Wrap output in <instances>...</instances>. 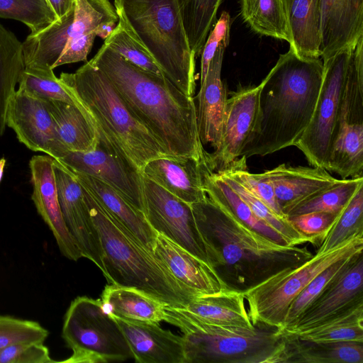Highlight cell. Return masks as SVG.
I'll use <instances>...</instances> for the list:
<instances>
[{"label": "cell", "mask_w": 363, "mask_h": 363, "mask_svg": "<svg viewBox=\"0 0 363 363\" xmlns=\"http://www.w3.org/2000/svg\"><path fill=\"white\" fill-rule=\"evenodd\" d=\"M90 61L169 156L206 162L193 96L186 95L165 76L142 69L104 44Z\"/></svg>", "instance_id": "1"}, {"label": "cell", "mask_w": 363, "mask_h": 363, "mask_svg": "<svg viewBox=\"0 0 363 363\" xmlns=\"http://www.w3.org/2000/svg\"><path fill=\"white\" fill-rule=\"evenodd\" d=\"M208 262L227 289L244 292L313 254L263 235L208 196L190 204Z\"/></svg>", "instance_id": "2"}, {"label": "cell", "mask_w": 363, "mask_h": 363, "mask_svg": "<svg viewBox=\"0 0 363 363\" xmlns=\"http://www.w3.org/2000/svg\"><path fill=\"white\" fill-rule=\"evenodd\" d=\"M323 72L320 57H301L291 47L279 55L259 83L257 121L240 157L265 156L296 145L311 120Z\"/></svg>", "instance_id": "3"}, {"label": "cell", "mask_w": 363, "mask_h": 363, "mask_svg": "<svg viewBox=\"0 0 363 363\" xmlns=\"http://www.w3.org/2000/svg\"><path fill=\"white\" fill-rule=\"evenodd\" d=\"M82 188L100 238L108 284L137 289L172 307H184L195 297L152 250Z\"/></svg>", "instance_id": "4"}, {"label": "cell", "mask_w": 363, "mask_h": 363, "mask_svg": "<svg viewBox=\"0 0 363 363\" xmlns=\"http://www.w3.org/2000/svg\"><path fill=\"white\" fill-rule=\"evenodd\" d=\"M59 79L97 135L108 141L140 171L150 160L169 156L90 60L74 73L62 72Z\"/></svg>", "instance_id": "5"}, {"label": "cell", "mask_w": 363, "mask_h": 363, "mask_svg": "<svg viewBox=\"0 0 363 363\" xmlns=\"http://www.w3.org/2000/svg\"><path fill=\"white\" fill-rule=\"evenodd\" d=\"M165 322L182 333L186 363H281L286 341L282 328L210 323L165 306Z\"/></svg>", "instance_id": "6"}, {"label": "cell", "mask_w": 363, "mask_h": 363, "mask_svg": "<svg viewBox=\"0 0 363 363\" xmlns=\"http://www.w3.org/2000/svg\"><path fill=\"white\" fill-rule=\"evenodd\" d=\"M165 77L193 96L196 57L184 27L178 0H114Z\"/></svg>", "instance_id": "7"}, {"label": "cell", "mask_w": 363, "mask_h": 363, "mask_svg": "<svg viewBox=\"0 0 363 363\" xmlns=\"http://www.w3.org/2000/svg\"><path fill=\"white\" fill-rule=\"evenodd\" d=\"M363 234H357L336 247L317 252L300 265L283 270L242 292L253 325L284 329L293 300L317 275L336 262L362 253Z\"/></svg>", "instance_id": "8"}, {"label": "cell", "mask_w": 363, "mask_h": 363, "mask_svg": "<svg viewBox=\"0 0 363 363\" xmlns=\"http://www.w3.org/2000/svg\"><path fill=\"white\" fill-rule=\"evenodd\" d=\"M62 337L72 354L62 363H106L133 358L130 346L101 299L75 298L63 320Z\"/></svg>", "instance_id": "9"}, {"label": "cell", "mask_w": 363, "mask_h": 363, "mask_svg": "<svg viewBox=\"0 0 363 363\" xmlns=\"http://www.w3.org/2000/svg\"><path fill=\"white\" fill-rule=\"evenodd\" d=\"M325 169L342 179L363 176V36L350 50Z\"/></svg>", "instance_id": "10"}, {"label": "cell", "mask_w": 363, "mask_h": 363, "mask_svg": "<svg viewBox=\"0 0 363 363\" xmlns=\"http://www.w3.org/2000/svg\"><path fill=\"white\" fill-rule=\"evenodd\" d=\"M113 15L104 0H76L74 7L22 43L25 67L53 69L68 41L95 31Z\"/></svg>", "instance_id": "11"}, {"label": "cell", "mask_w": 363, "mask_h": 363, "mask_svg": "<svg viewBox=\"0 0 363 363\" xmlns=\"http://www.w3.org/2000/svg\"><path fill=\"white\" fill-rule=\"evenodd\" d=\"M350 48L322 60L321 86L311 120L296 146L309 164L326 168L332 133L345 88Z\"/></svg>", "instance_id": "12"}, {"label": "cell", "mask_w": 363, "mask_h": 363, "mask_svg": "<svg viewBox=\"0 0 363 363\" xmlns=\"http://www.w3.org/2000/svg\"><path fill=\"white\" fill-rule=\"evenodd\" d=\"M56 160L72 171L104 182L145 213L143 176L106 140L98 136V143L94 150L68 152Z\"/></svg>", "instance_id": "13"}, {"label": "cell", "mask_w": 363, "mask_h": 363, "mask_svg": "<svg viewBox=\"0 0 363 363\" xmlns=\"http://www.w3.org/2000/svg\"><path fill=\"white\" fill-rule=\"evenodd\" d=\"M143 193L150 226L210 265L191 205L144 177Z\"/></svg>", "instance_id": "14"}, {"label": "cell", "mask_w": 363, "mask_h": 363, "mask_svg": "<svg viewBox=\"0 0 363 363\" xmlns=\"http://www.w3.org/2000/svg\"><path fill=\"white\" fill-rule=\"evenodd\" d=\"M259 90V84L240 86L227 99L220 143L213 152H206L212 172L225 169L240 157L257 121Z\"/></svg>", "instance_id": "15"}, {"label": "cell", "mask_w": 363, "mask_h": 363, "mask_svg": "<svg viewBox=\"0 0 363 363\" xmlns=\"http://www.w3.org/2000/svg\"><path fill=\"white\" fill-rule=\"evenodd\" d=\"M60 206L66 225L82 257L91 261L106 277L100 238L85 201L84 190L72 172L52 158Z\"/></svg>", "instance_id": "16"}, {"label": "cell", "mask_w": 363, "mask_h": 363, "mask_svg": "<svg viewBox=\"0 0 363 363\" xmlns=\"http://www.w3.org/2000/svg\"><path fill=\"white\" fill-rule=\"evenodd\" d=\"M6 125L30 150L44 152L54 159L64 155L45 100L18 88L9 103Z\"/></svg>", "instance_id": "17"}, {"label": "cell", "mask_w": 363, "mask_h": 363, "mask_svg": "<svg viewBox=\"0 0 363 363\" xmlns=\"http://www.w3.org/2000/svg\"><path fill=\"white\" fill-rule=\"evenodd\" d=\"M363 301V256H354L288 328L289 334L306 330Z\"/></svg>", "instance_id": "18"}, {"label": "cell", "mask_w": 363, "mask_h": 363, "mask_svg": "<svg viewBox=\"0 0 363 363\" xmlns=\"http://www.w3.org/2000/svg\"><path fill=\"white\" fill-rule=\"evenodd\" d=\"M29 167L33 186L31 199L38 214L53 234L61 254L70 260L77 261L82 256L62 216L52 157L35 155L29 162Z\"/></svg>", "instance_id": "19"}, {"label": "cell", "mask_w": 363, "mask_h": 363, "mask_svg": "<svg viewBox=\"0 0 363 363\" xmlns=\"http://www.w3.org/2000/svg\"><path fill=\"white\" fill-rule=\"evenodd\" d=\"M363 36V0H320V57L353 47Z\"/></svg>", "instance_id": "20"}, {"label": "cell", "mask_w": 363, "mask_h": 363, "mask_svg": "<svg viewBox=\"0 0 363 363\" xmlns=\"http://www.w3.org/2000/svg\"><path fill=\"white\" fill-rule=\"evenodd\" d=\"M138 363H186L182 336L161 328L160 323L113 318Z\"/></svg>", "instance_id": "21"}, {"label": "cell", "mask_w": 363, "mask_h": 363, "mask_svg": "<svg viewBox=\"0 0 363 363\" xmlns=\"http://www.w3.org/2000/svg\"><path fill=\"white\" fill-rule=\"evenodd\" d=\"M153 253L194 296L227 289L208 263L162 234L157 233L156 236Z\"/></svg>", "instance_id": "22"}, {"label": "cell", "mask_w": 363, "mask_h": 363, "mask_svg": "<svg viewBox=\"0 0 363 363\" xmlns=\"http://www.w3.org/2000/svg\"><path fill=\"white\" fill-rule=\"evenodd\" d=\"M203 164L189 157L164 156L147 162L140 172L176 197L192 204L207 197L203 182Z\"/></svg>", "instance_id": "23"}, {"label": "cell", "mask_w": 363, "mask_h": 363, "mask_svg": "<svg viewBox=\"0 0 363 363\" xmlns=\"http://www.w3.org/2000/svg\"><path fill=\"white\" fill-rule=\"evenodd\" d=\"M225 47H220L212 58L206 78L196 96V117L201 141L213 149L220 143L228 93L221 79Z\"/></svg>", "instance_id": "24"}, {"label": "cell", "mask_w": 363, "mask_h": 363, "mask_svg": "<svg viewBox=\"0 0 363 363\" xmlns=\"http://www.w3.org/2000/svg\"><path fill=\"white\" fill-rule=\"evenodd\" d=\"M271 182L276 201L284 214L292 206L338 181L320 167L281 164L264 172Z\"/></svg>", "instance_id": "25"}, {"label": "cell", "mask_w": 363, "mask_h": 363, "mask_svg": "<svg viewBox=\"0 0 363 363\" xmlns=\"http://www.w3.org/2000/svg\"><path fill=\"white\" fill-rule=\"evenodd\" d=\"M70 171L79 184L87 189L104 208L128 228L145 247L153 252L157 233L148 223L143 212L135 208L116 190L100 179Z\"/></svg>", "instance_id": "26"}, {"label": "cell", "mask_w": 363, "mask_h": 363, "mask_svg": "<svg viewBox=\"0 0 363 363\" xmlns=\"http://www.w3.org/2000/svg\"><path fill=\"white\" fill-rule=\"evenodd\" d=\"M101 301L104 311L113 318L157 323L167 319L164 303L135 288L109 284L103 290Z\"/></svg>", "instance_id": "27"}, {"label": "cell", "mask_w": 363, "mask_h": 363, "mask_svg": "<svg viewBox=\"0 0 363 363\" xmlns=\"http://www.w3.org/2000/svg\"><path fill=\"white\" fill-rule=\"evenodd\" d=\"M186 314L204 322L251 328L242 292L225 289L218 293L194 297L184 307Z\"/></svg>", "instance_id": "28"}, {"label": "cell", "mask_w": 363, "mask_h": 363, "mask_svg": "<svg viewBox=\"0 0 363 363\" xmlns=\"http://www.w3.org/2000/svg\"><path fill=\"white\" fill-rule=\"evenodd\" d=\"M45 101L64 155L68 152H86L96 148L98 143L96 132L75 104L55 100Z\"/></svg>", "instance_id": "29"}, {"label": "cell", "mask_w": 363, "mask_h": 363, "mask_svg": "<svg viewBox=\"0 0 363 363\" xmlns=\"http://www.w3.org/2000/svg\"><path fill=\"white\" fill-rule=\"evenodd\" d=\"M286 333L281 363H363V342H313Z\"/></svg>", "instance_id": "30"}, {"label": "cell", "mask_w": 363, "mask_h": 363, "mask_svg": "<svg viewBox=\"0 0 363 363\" xmlns=\"http://www.w3.org/2000/svg\"><path fill=\"white\" fill-rule=\"evenodd\" d=\"M292 44L304 57H320V0H284Z\"/></svg>", "instance_id": "31"}, {"label": "cell", "mask_w": 363, "mask_h": 363, "mask_svg": "<svg viewBox=\"0 0 363 363\" xmlns=\"http://www.w3.org/2000/svg\"><path fill=\"white\" fill-rule=\"evenodd\" d=\"M202 176L205 191L212 201L228 208L241 221L263 235L278 244L288 245L285 239L259 219L220 174L212 172L206 163L202 164Z\"/></svg>", "instance_id": "32"}, {"label": "cell", "mask_w": 363, "mask_h": 363, "mask_svg": "<svg viewBox=\"0 0 363 363\" xmlns=\"http://www.w3.org/2000/svg\"><path fill=\"white\" fill-rule=\"evenodd\" d=\"M240 13L255 33L292 44L284 0H240Z\"/></svg>", "instance_id": "33"}, {"label": "cell", "mask_w": 363, "mask_h": 363, "mask_svg": "<svg viewBox=\"0 0 363 363\" xmlns=\"http://www.w3.org/2000/svg\"><path fill=\"white\" fill-rule=\"evenodd\" d=\"M313 342H363V301L306 330L291 334Z\"/></svg>", "instance_id": "34"}, {"label": "cell", "mask_w": 363, "mask_h": 363, "mask_svg": "<svg viewBox=\"0 0 363 363\" xmlns=\"http://www.w3.org/2000/svg\"><path fill=\"white\" fill-rule=\"evenodd\" d=\"M25 68L22 43L0 23V136L6 125V112Z\"/></svg>", "instance_id": "35"}, {"label": "cell", "mask_w": 363, "mask_h": 363, "mask_svg": "<svg viewBox=\"0 0 363 363\" xmlns=\"http://www.w3.org/2000/svg\"><path fill=\"white\" fill-rule=\"evenodd\" d=\"M118 24L104 44L142 69L157 76H165L146 47L128 24L122 9L114 4Z\"/></svg>", "instance_id": "36"}, {"label": "cell", "mask_w": 363, "mask_h": 363, "mask_svg": "<svg viewBox=\"0 0 363 363\" xmlns=\"http://www.w3.org/2000/svg\"><path fill=\"white\" fill-rule=\"evenodd\" d=\"M222 0H178L190 48L196 58L201 54L207 36L216 22Z\"/></svg>", "instance_id": "37"}, {"label": "cell", "mask_w": 363, "mask_h": 363, "mask_svg": "<svg viewBox=\"0 0 363 363\" xmlns=\"http://www.w3.org/2000/svg\"><path fill=\"white\" fill-rule=\"evenodd\" d=\"M363 186V176L341 179L284 212L286 217L311 212L339 213L358 189Z\"/></svg>", "instance_id": "38"}, {"label": "cell", "mask_w": 363, "mask_h": 363, "mask_svg": "<svg viewBox=\"0 0 363 363\" xmlns=\"http://www.w3.org/2000/svg\"><path fill=\"white\" fill-rule=\"evenodd\" d=\"M217 173L247 204L254 214L280 234L288 245H299L306 242L315 243L314 240L305 236L296 230L288 218L277 215L265 203L247 191L233 179L223 173Z\"/></svg>", "instance_id": "39"}, {"label": "cell", "mask_w": 363, "mask_h": 363, "mask_svg": "<svg viewBox=\"0 0 363 363\" xmlns=\"http://www.w3.org/2000/svg\"><path fill=\"white\" fill-rule=\"evenodd\" d=\"M357 234H363V186L340 212L317 252H328Z\"/></svg>", "instance_id": "40"}, {"label": "cell", "mask_w": 363, "mask_h": 363, "mask_svg": "<svg viewBox=\"0 0 363 363\" xmlns=\"http://www.w3.org/2000/svg\"><path fill=\"white\" fill-rule=\"evenodd\" d=\"M0 18L24 23L31 34L58 19L47 0H0Z\"/></svg>", "instance_id": "41"}, {"label": "cell", "mask_w": 363, "mask_h": 363, "mask_svg": "<svg viewBox=\"0 0 363 363\" xmlns=\"http://www.w3.org/2000/svg\"><path fill=\"white\" fill-rule=\"evenodd\" d=\"M18 83V88L42 99L74 104L73 97L53 69L25 67Z\"/></svg>", "instance_id": "42"}, {"label": "cell", "mask_w": 363, "mask_h": 363, "mask_svg": "<svg viewBox=\"0 0 363 363\" xmlns=\"http://www.w3.org/2000/svg\"><path fill=\"white\" fill-rule=\"evenodd\" d=\"M246 160L239 157L223 173L244 187L250 194L265 203L273 211L283 218H287L279 206L274 196L273 186L264 172L254 174L247 170Z\"/></svg>", "instance_id": "43"}, {"label": "cell", "mask_w": 363, "mask_h": 363, "mask_svg": "<svg viewBox=\"0 0 363 363\" xmlns=\"http://www.w3.org/2000/svg\"><path fill=\"white\" fill-rule=\"evenodd\" d=\"M354 256L340 259L333 264L306 285L289 305L285 316L284 329L290 327L299 318Z\"/></svg>", "instance_id": "44"}, {"label": "cell", "mask_w": 363, "mask_h": 363, "mask_svg": "<svg viewBox=\"0 0 363 363\" xmlns=\"http://www.w3.org/2000/svg\"><path fill=\"white\" fill-rule=\"evenodd\" d=\"M48 335L37 321L0 315V349L13 343L44 342Z\"/></svg>", "instance_id": "45"}, {"label": "cell", "mask_w": 363, "mask_h": 363, "mask_svg": "<svg viewBox=\"0 0 363 363\" xmlns=\"http://www.w3.org/2000/svg\"><path fill=\"white\" fill-rule=\"evenodd\" d=\"M44 342H18L0 349V363H52Z\"/></svg>", "instance_id": "46"}, {"label": "cell", "mask_w": 363, "mask_h": 363, "mask_svg": "<svg viewBox=\"0 0 363 363\" xmlns=\"http://www.w3.org/2000/svg\"><path fill=\"white\" fill-rule=\"evenodd\" d=\"M231 19L227 11H223L209 32L201 51L200 84L208 72L210 62L220 47L227 48L230 40Z\"/></svg>", "instance_id": "47"}, {"label": "cell", "mask_w": 363, "mask_h": 363, "mask_svg": "<svg viewBox=\"0 0 363 363\" xmlns=\"http://www.w3.org/2000/svg\"><path fill=\"white\" fill-rule=\"evenodd\" d=\"M339 213L311 212L287 218L301 234L312 238L316 242L318 240L322 241Z\"/></svg>", "instance_id": "48"}, {"label": "cell", "mask_w": 363, "mask_h": 363, "mask_svg": "<svg viewBox=\"0 0 363 363\" xmlns=\"http://www.w3.org/2000/svg\"><path fill=\"white\" fill-rule=\"evenodd\" d=\"M96 35L94 31L74 38L68 41L53 69L62 65L86 62Z\"/></svg>", "instance_id": "49"}, {"label": "cell", "mask_w": 363, "mask_h": 363, "mask_svg": "<svg viewBox=\"0 0 363 363\" xmlns=\"http://www.w3.org/2000/svg\"><path fill=\"white\" fill-rule=\"evenodd\" d=\"M57 16L60 18L66 15L74 6L76 0H47Z\"/></svg>", "instance_id": "50"}, {"label": "cell", "mask_w": 363, "mask_h": 363, "mask_svg": "<svg viewBox=\"0 0 363 363\" xmlns=\"http://www.w3.org/2000/svg\"><path fill=\"white\" fill-rule=\"evenodd\" d=\"M116 22L118 21H111L101 24L94 31L96 36H99L103 40H106L116 27Z\"/></svg>", "instance_id": "51"}, {"label": "cell", "mask_w": 363, "mask_h": 363, "mask_svg": "<svg viewBox=\"0 0 363 363\" xmlns=\"http://www.w3.org/2000/svg\"><path fill=\"white\" fill-rule=\"evenodd\" d=\"M6 161L4 157H2L0 159V182H1L2 176H3V172H4V167L6 164Z\"/></svg>", "instance_id": "52"}]
</instances>
